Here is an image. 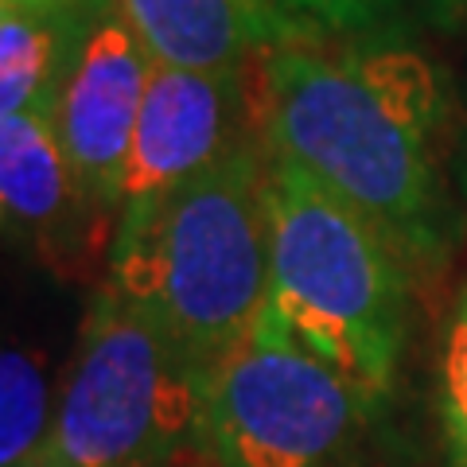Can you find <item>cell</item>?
<instances>
[{
  "label": "cell",
  "instance_id": "8992f818",
  "mask_svg": "<svg viewBox=\"0 0 467 467\" xmlns=\"http://www.w3.org/2000/svg\"><path fill=\"white\" fill-rule=\"evenodd\" d=\"M156 58L117 0H86L51 125L63 156L98 214H121L129 144Z\"/></svg>",
  "mask_w": 467,
  "mask_h": 467
},
{
  "label": "cell",
  "instance_id": "277c9868",
  "mask_svg": "<svg viewBox=\"0 0 467 467\" xmlns=\"http://www.w3.org/2000/svg\"><path fill=\"white\" fill-rule=\"evenodd\" d=\"M207 401V370L106 285L58 386L51 448L78 467H218Z\"/></svg>",
  "mask_w": 467,
  "mask_h": 467
},
{
  "label": "cell",
  "instance_id": "5bb4252c",
  "mask_svg": "<svg viewBox=\"0 0 467 467\" xmlns=\"http://www.w3.org/2000/svg\"><path fill=\"white\" fill-rule=\"evenodd\" d=\"M58 5H75V0H0V27H5L8 20L32 16V12H43V8H58Z\"/></svg>",
  "mask_w": 467,
  "mask_h": 467
},
{
  "label": "cell",
  "instance_id": "5b68a950",
  "mask_svg": "<svg viewBox=\"0 0 467 467\" xmlns=\"http://www.w3.org/2000/svg\"><path fill=\"white\" fill-rule=\"evenodd\" d=\"M382 398L358 389L269 319L211 378L218 467H393Z\"/></svg>",
  "mask_w": 467,
  "mask_h": 467
},
{
  "label": "cell",
  "instance_id": "8fae6325",
  "mask_svg": "<svg viewBox=\"0 0 467 467\" xmlns=\"http://www.w3.org/2000/svg\"><path fill=\"white\" fill-rule=\"evenodd\" d=\"M58 389L32 350L0 347V467H16L51 444Z\"/></svg>",
  "mask_w": 467,
  "mask_h": 467
},
{
  "label": "cell",
  "instance_id": "4fadbf2b",
  "mask_svg": "<svg viewBox=\"0 0 467 467\" xmlns=\"http://www.w3.org/2000/svg\"><path fill=\"white\" fill-rule=\"evenodd\" d=\"M292 32L319 36H386L417 0H276Z\"/></svg>",
  "mask_w": 467,
  "mask_h": 467
},
{
  "label": "cell",
  "instance_id": "ba28073f",
  "mask_svg": "<svg viewBox=\"0 0 467 467\" xmlns=\"http://www.w3.org/2000/svg\"><path fill=\"white\" fill-rule=\"evenodd\" d=\"M156 63L187 70L245 67L296 39L276 0H117Z\"/></svg>",
  "mask_w": 467,
  "mask_h": 467
},
{
  "label": "cell",
  "instance_id": "6da1fadb",
  "mask_svg": "<svg viewBox=\"0 0 467 467\" xmlns=\"http://www.w3.org/2000/svg\"><path fill=\"white\" fill-rule=\"evenodd\" d=\"M444 117L436 63L389 36L343 51L288 39L261 63L257 121L269 156L367 218L409 273L441 269L460 234L441 164Z\"/></svg>",
  "mask_w": 467,
  "mask_h": 467
},
{
  "label": "cell",
  "instance_id": "7c38bea8",
  "mask_svg": "<svg viewBox=\"0 0 467 467\" xmlns=\"http://www.w3.org/2000/svg\"><path fill=\"white\" fill-rule=\"evenodd\" d=\"M436 409L451 467H467V285L456 292L441 331L436 362Z\"/></svg>",
  "mask_w": 467,
  "mask_h": 467
},
{
  "label": "cell",
  "instance_id": "9c48e42d",
  "mask_svg": "<svg viewBox=\"0 0 467 467\" xmlns=\"http://www.w3.org/2000/svg\"><path fill=\"white\" fill-rule=\"evenodd\" d=\"M94 211L70 171L47 113L0 117V226L24 230L43 245L90 250Z\"/></svg>",
  "mask_w": 467,
  "mask_h": 467
},
{
  "label": "cell",
  "instance_id": "52a82bcc",
  "mask_svg": "<svg viewBox=\"0 0 467 467\" xmlns=\"http://www.w3.org/2000/svg\"><path fill=\"white\" fill-rule=\"evenodd\" d=\"M254 113L257 101L245 82V67L187 70L152 63L129 144L117 223L149 211L175 187L254 144Z\"/></svg>",
  "mask_w": 467,
  "mask_h": 467
},
{
  "label": "cell",
  "instance_id": "7a4b0ae2",
  "mask_svg": "<svg viewBox=\"0 0 467 467\" xmlns=\"http://www.w3.org/2000/svg\"><path fill=\"white\" fill-rule=\"evenodd\" d=\"M269 149L245 144L149 211L121 218L109 285L152 316L207 378L269 312Z\"/></svg>",
  "mask_w": 467,
  "mask_h": 467
},
{
  "label": "cell",
  "instance_id": "30bf717a",
  "mask_svg": "<svg viewBox=\"0 0 467 467\" xmlns=\"http://www.w3.org/2000/svg\"><path fill=\"white\" fill-rule=\"evenodd\" d=\"M82 5L43 8L0 27V117L51 113L78 36Z\"/></svg>",
  "mask_w": 467,
  "mask_h": 467
},
{
  "label": "cell",
  "instance_id": "3957f363",
  "mask_svg": "<svg viewBox=\"0 0 467 467\" xmlns=\"http://www.w3.org/2000/svg\"><path fill=\"white\" fill-rule=\"evenodd\" d=\"M269 319L296 347L389 401L409 339V265L367 218L269 156Z\"/></svg>",
  "mask_w": 467,
  "mask_h": 467
},
{
  "label": "cell",
  "instance_id": "9a60e30c",
  "mask_svg": "<svg viewBox=\"0 0 467 467\" xmlns=\"http://www.w3.org/2000/svg\"><path fill=\"white\" fill-rule=\"evenodd\" d=\"M16 467H78V463H70V460H63V456H58V451L47 444V448H43V451H36V456L32 460H24V463H16Z\"/></svg>",
  "mask_w": 467,
  "mask_h": 467
}]
</instances>
